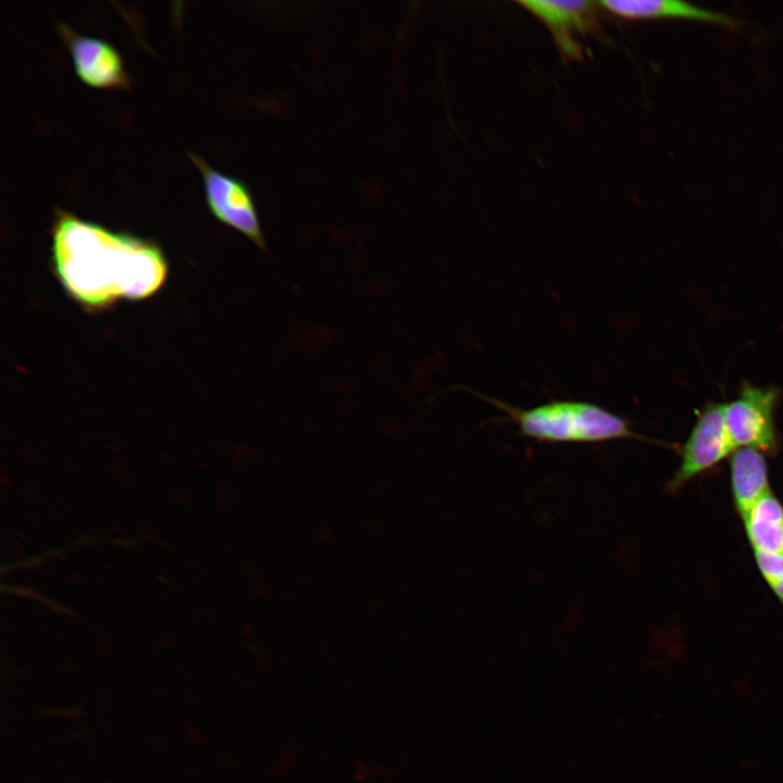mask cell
Returning <instances> with one entry per match:
<instances>
[{"label":"cell","instance_id":"8","mask_svg":"<svg viewBox=\"0 0 783 783\" xmlns=\"http://www.w3.org/2000/svg\"><path fill=\"white\" fill-rule=\"evenodd\" d=\"M599 5L627 20L687 18L724 25L738 26V20L723 12L712 11L679 0H605Z\"/></svg>","mask_w":783,"mask_h":783},{"label":"cell","instance_id":"3","mask_svg":"<svg viewBox=\"0 0 783 783\" xmlns=\"http://www.w3.org/2000/svg\"><path fill=\"white\" fill-rule=\"evenodd\" d=\"M774 386L741 385L737 397L724 403V421L730 438L737 448H753L774 455L780 446L774 413L780 400Z\"/></svg>","mask_w":783,"mask_h":783},{"label":"cell","instance_id":"1","mask_svg":"<svg viewBox=\"0 0 783 783\" xmlns=\"http://www.w3.org/2000/svg\"><path fill=\"white\" fill-rule=\"evenodd\" d=\"M51 261L65 291L91 309L122 298H148L167 275L166 259L156 244L61 210L52 226Z\"/></svg>","mask_w":783,"mask_h":783},{"label":"cell","instance_id":"11","mask_svg":"<svg viewBox=\"0 0 783 783\" xmlns=\"http://www.w3.org/2000/svg\"><path fill=\"white\" fill-rule=\"evenodd\" d=\"M757 568L771 588L783 583V554L754 552Z\"/></svg>","mask_w":783,"mask_h":783},{"label":"cell","instance_id":"4","mask_svg":"<svg viewBox=\"0 0 783 783\" xmlns=\"http://www.w3.org/2000/svg\"><path fill=\"white\" fill-rule=\"evenodd\" d=\"M203 178L204 195L212 214L268 252V243L253 196L245 182L212 169L201 157L189 153Z\"/></svg>","mask_w":783,"mask_h":783},{"label":"cell","instance_id":"6","mask_svg":"<svg viewBox=\"0 0 783 783\" xmlns=\"http://www.w3.org/2000/svg\"><path fill=\"white\" fill-rule=\"evenodd\" d=\"M59 29L82 80L100 88L128 86L129 78L122 59L110 44L97 37L77 34L63 23Z\"/></svg>","mask_w":783,"mask_h":783},{"label":"cell","instance_id":"5","mask_svg":"<svg viewBox=\"0 0 783 783\" xmlns=\"http://www.w3.org/2000/svg\"><path fill=\"white\" fill-rule=\"evenodd\" d=\"M723 407L724 403L708 402L697 411L689 436L680 451V465L667 484L668 492L680 490L735 450L726 430Z\"/></svg>","mask_w":783,"mask_h":783},{"label":"cell","instance_id":"10","mask_svg":"<svg viewBox=\"0 0 783 783\" xmlns=\"http://www.w3.org/2000/svg\"><path fill=\"white\" fill-rule=\"evenodd\" d=\"M742 520L754 552L783 554V505L772 492L759 499Z\"/></svg>","mask_w":783,"mask_h":783},{"label":"cell","instance_id":"7","mask_svg":"<svg viewBox=\"0 0 783 783\" xmlns=\"http://www.w3.org/2000/svg\"><path fill=\"white\" fill-rule=\"evenodd\" d=\"M519 4L539 18L554 34L560 50L570 58L582 53L576 37L594 30L598 2L587 0H524Z\"/></svg>","mask_w":783,"mask_h":783},{"label":"cell","instance_id":"9","mask_svg":"<svg viewBox=\"0 0 783 783\" xmlns=\"http://www.w3.org/2000/svg\"><path fill=\"white\" fill-rule=\"evenodd\" d=\"M731 493L734 507L743 518L765 495L771 492L765 453L753 448H737L730 461Z\"/></svg>","mask_w":783,"mask_h":783},{"label":"cell","instance_id":"2","mask_svg":"<svg viewBox=\"0 0 783 783\" xmlns=\"http://www.w3.org/2000/svg\"><path fill=\"white\" fill-rule=\"evenodd\" d=\"M476 395L505 412L518 427L519 435L542 443L654 442L635 432L624 418L592 402L555 400L524 409L480 393Z\"/></svg>","mask_w":783,"mask_h":783}]
</instances>
